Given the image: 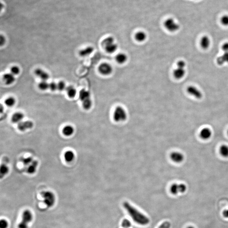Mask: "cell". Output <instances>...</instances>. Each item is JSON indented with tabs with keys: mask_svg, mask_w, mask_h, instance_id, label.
<instances>
[{
	"mask_svg": "<svg viewBox=\"0 0 228 228\" xmlns=\"http://www.w3.org/2000/svg\"><path fill=\"white\" fill-rule=\"evenodd\" d=\"M123 206L130 216L132 217L133 220L138 224L141 225H146L149 222V218L145 216L141 213L134 206H132L129 203L127 202L123 203Z\"/></svg>",
	"mask_w": 228,
	"mask_h": 228,
	"instance_id": "obj_1",
	"label": "cell"
},
{
	"mask_svg": "<svg viewBox=\"0 0 228 228\" xmlns=\"http://www.w3.org/2000/svg\"><path fill=\"white\" fill-rule=\"evenodd\" d=\"M102 45L107 53H113L118 49V45L115 43V39L112 36L106 38L103 40Z\"/></svg>",
	"mask_w": 228,
	"mask_h": 228,
	"instance_id": "obj_2",
	"label": "cell"
},
{
	"mask_svg": "<svg viewBox=\"0 0 228 228\" xmlns=\"http://www.w3.org/2000/svg\"><path fill=\"white\" fill-rule=\"evenodd\" d=\"M41 196L43 199V202L48 207H51L55 205V196L52 192L49 191L42 192Z\"/></svg>",
	"mask_w": 228,
	"mask_h": 228,
	"instance_id": "obj_3",
	"label": "cell"
},
{
	"mask_svg": "<svg viewBox=\"0 0 228 228\" xmlns=\"http://www.w3.org/2000/svg\"><path fill=\"white\" fill-rule=\"evenodd\" d=\"M127 118V114L125 109L121 106H118L114 110L113 118L117 122H123Z\"/></svg>",
	"mask_w": 228,
	"mask_h": 228,
	"instance_id": "obj_4",
	"label": "cell"
},
{
	"mask_svg": "<svg viewBox=\"0 0 228 228\" xmlns=\"http://www.w3.org/2000/svg\"><path fill=\"white\" fill-rule=\"evenodd\" d=\"M22 220L18 224V228H28L29 223L33 220L32 213L28 210H25L22 213Z\"/></svg>",
	"mask_w": 228,
	"mask_h": 228,
	"instance_id": "obj_5",
	"label": "cell"
},
{
	"mask_svg": "<svg viewBox=\"0 0 228 228\" xmlns=\"http://www.w3.org/2000/svg\"><path fill=\"white\" fill-rule=\"evenodd\" d=\"M163 25L165 29L169 32H176L179 29V25L172 18L166 19Z\"/></svg>",
	"mask_w": 228,
	"mask_h": 228,
	"instance_id": "obj_6",
	"label": "cell"
},
{
	"mask_svg": "<svg viewBox=\"0 0 228 228\" xmlns=\"http://www.w3.org/2000/svg\"><path fill=\"white\" fill-rule=\"evenodd\" d=\"M98 70L102 75L108 76L112 73L113 68L112 65L109 63H104L99 65L98 68Z\"/></svg>",
	"mask_w": 228,
	"mask_h": 228,
	"instance_id": "obj_7",
	"label": "cell"
},
{
	"mask_svg": "<svg viewBox=\"0 0 228 228\" xmlns=\"http://www.w3.org/2000/svg\"><path fill=\"white\" fill-rule=\"evenodd\" d=\"M187 91L189 94L196 99H200L203 97V93L202 92L194 86H189L187 88Z\"/></svg>",
	"mask_w": 228,
	"mask_h": 228,
	"instance_id": "obj_8",
	"label": "cell"
},
{
	"mask_svg": "<svg viewBox=\"0 0 228 228\" xmlns=\"http://www.w3.org/2000/svg\"><path fill=\"white\" fill-rule=\"evenodd\" d=\"M170 159L172 161L176 163L182 162L184 159V156L181 153L179 152H173L171 154Z\"/></svg>",
	"mask_w": 228,
	"mask_h": 228,
	"instance_id": "obj_9",
	"label": "cell"
},
{
	"mask_svg": "<svg viewBox=\"0 0 228 228\" xmlns=\"http://www.w3.org/2000/svg\"><path fill=\"white\" fill-rule=\"evenodd\" d=\"M34 74L42 80L47 81L49 78V74L41 68L35 69L34 71Z\"/></svg>",
	"mask_w": 228,
	"mask_h": 228,
	"instance_id": "obj_10",
	"label": "cell"
},
{
	"mask_svg": "<svg viewBox=\"0 0 228 228\" xmlns=\"http://www.w3.org/2000/svg\"><path fill=\"white\" fill-rule=\"evenodd\" d=\"M33 122L31 121H21L18 123V128L19 130L22 132L32 129L33 127Z\"/></svg>",
	"mask_w": 228,
	"mask_h": 228,
	"instance_id": "obj_11",
	"label": "cell"
},
{
	"mask_svg": "<svg viewBox=\"0 0 228 228\" xmlns=\"http://www.w3.org/2000/svg\"><path fill=\"white\" fill-rule=\"evenodd\" d=\"M2 79L4 83L8 86L13 84L16 80L15 75H12L11 73L4 74L2 77Z\"/></svg>",
	"mask_w": 228,
	"mask_h": 228,
	"instance_id": "obj_12",
	"label": "cell"
},
{
	"mask_svg": "<svg viewBox=\"0 0 228 228\" xmlns=\"http://www.w3.org/2000/svg\"><path fill=\"white\" fill-rule=\"evenodd\" d=\"M185 68L177 67L173 71V76L176 79H181L184 77L186 74Z\"/></svg>",
	"mask_w": 228,
	"mask_h": 228,
	"instance_id": "obj_13",
	"label": "cell"
},
{
	"mask_svg": "<svg viewBox=\"0 0 228 228\" xmlns=\"http://www.w3.org/2000/svg\"><path fill=\"white\" fill-rule=\"evenodd\" d=\"M212 135V132L209 128H205L201 130L200 136L201 138L204 140L209 139Z\"/></svg>",
	"mask_w": 228,
	"mask_h": 228,
	"instance_id": "obj_14",
	"label": "cell"
},
{
	"mask_svg": "<svg viewBox=\"0 0 228 228\" xmlns=\"http://www.w3.org/2000/svg\"><path fill=\"white\" fill-rule=\"evenodd\" d=\"M79 99L82 102L83 101L91 99V93L88 90L82 89L79 91Z\"/></svg>",
	"mask_w": 228,
	"mask_h": 228,
	"instance_id": "obj_15",
	"label": "cell"
},
{
	"mask_svg": "<svg viewBox=\"0 0 228 228\" xmlns=\"http://www.w3.org/2000/svg\"><path fill=\"white\" fill-rule=\"evenodd\" d=\"M94 50V48L92 46H89L80 50L79 52V55L83 58L89 56L92 53Z\"/></svg>",
	"mask_w": 228,
	"mask_h": 228,
	"instance_id": "obj_16",
	"label": "cell"
},
{
	"mask_svg": "<svg viewBox=\"0 0 228 228\" xmlns=\"http://www.w3.org/2000/svg\"><path fill=\"white\" fill-rule=\"evenodd\" d=\"M211 44V40L210 38L207 35L203 36L201 38L200 40L201 47L203 49H208L210 47Z\"/></svg>",
	"mask_w": 228,
	"mask_h": 228,
	"instance_id": "obj_17",
	"label": "cell"
},
{
	"mask_svg": "<svg viewBox=\"0 0 228 228\" xmlns=\"http://www.w3.org/2000/svg\"><path fill=\"white\" fill-rule=\"evenodd\" d=\"M66 93L69 98H74L77 94V91L75 87L72 86H68L65 89Z\"/></svg>",
	"mask_w": 228,
	"mask_h": 228,
	"instance_id": "obj_18",
	"label": "cell"
},
{
	"mask_svg": "<svg viewBox=\"0 0 228 228\" xmlns=\"http://www.w3.org/2000/svg\"><path fill=\"white\" fill-rule=\"evenodd\" d=\"M24 118V116L22 113L16 112L12 116V121L14 123H18L22 121Z\"/></svg>",
	"mask_w": 228,
	"mask_h": 228,
	"instance_id": "obj_19",
	"label": "cell"
},
{
	"mask_svg": "<svg viewBox=\"0 0 228 228\" xmlns=\"http://www.w3.org/2000/svg\"><path fill=\"white\" fill-rule=\"evenodd\" d=\"M217 63L221 65L226 63H228V52H224L223 54L217 58Z\"/></svg>",
	"mask_w": 228,
	"mask_h": 228,
	"instance_id": "obj_20",
	"label": "cell"
},
{
	"mask_svg": "<svg viewBox=\"0 0 228 228\" xmlns=\"http://www.w3.org/2000/svg\"><path fill=\"white\" fill-rule=\"evenodd\" d=\"M38 165V161L34 160L33 162L26 168V171L27 173L29 174H34L36 170Z\"/></svg>",
	"mask_w": 228,
	"mask_h": 228,
	"instance_id": "obj_21",
	"label": "cell"
},
{
	"mask_svg": "<svg viewBox=\"0 0 228 228\" xmlns=\"http://www.w3.org/2000/svg\"><path fill=\"white\" fill-rule=\"evenodd\" d=\"M116 61L119 64H122L125 63L128 60V57L124 53H118L116 56Z\"/></svg>",
	"mask_w": 228,
	"mask_h": 228,
	"instance_id": "obj_22",
	"label": "cell"
},
{
	"mask_svg": "<svg viewBox=\"0 0 228 228\" xmlns=\"http://www.w3.org/2000/svg\"><path fill=\"white\" fill-rule=\"evenodd\" d=\"M147 37V35L145 32L139 31L135 34V39L137 42H142L145 41Z\"/></svg>",
	"mask_w": 228,
	"mask_h": 228,
	"instance_id": "obj_23",
	"label": "cell"
},
{
	"mask_svg": "<svg viewBox=\"0 0 228 228\" xmlns=\"http://www.w3.org/2000/svg\"><path fill=\"white\" fill-rule=\"evenodd\" d=\"M63 134L66 136H70L72 135L74 132V129L71 126H66L63 129Z\"/></svg>",
	"mask_w": 228,
	"mask_h": 228,
	"instance_id": "obj_24",
	"label": "cell"
},
{
	"mask_svg": "<svg viewBox=\"0 0 228 228\" xmlns=\"http://www.w3.org/2000/svg\"><path fill=\"white\" fill-rule=\"evenodd\" d=\"M4 103H5L6 106H8V107H12L15 104L16 99L14 97H8L5 99Z\"/></svg>",
	"mask_w": 228,
	"mask_h": 228,
	"instance_id": "obj_25",
	"label": "cell"
},
{
	"mask_svg": "<svg viewBox=\"0 0 228 228\" xmlns=\"http://www.w3.org/2000/svg\"><path fill=\"white\" fill-rule=\"evenodd\" d=\"M64 158H65V161L67 162H71L74 160V158H75V154L72 151H66L64 154Z\"/></svg>",
	"mask_w": 228,
	"mask_h": 228,
	"instance_id": "obj_26",
	"label": "cell"
},
{
	"mask_svg": "<svg viewBox=\"0 0 228 228\" xmlns=\"http://www.w3.org/2000/svg\"><path fill=\"white\" fill-rule=\"evenodd\" d=\"M38 88L41 91H45L49 89V83L47 82V81L42 80L39 83Z\"/></svg>",
	"mask_w": 228,
	"mask_h": 228,
	"instance_id": "obj_27",
	"label": "cell"
},
{
	"mask_svg": "<svg viewBox=\"0 0 228 228\" xmlns=\"http://www.w3.org/2000/svg\"><path fill=\"white\" fill-rule=\"evenodd\" d=\"M92 102L91 99L82 102L83 107L86 110H89L92 107Z\"/></svg>",
	"mask_w": 228,
	"mask_h": 228,
	"instance_id": "obj_28",
	"label": "cell"
},
{
	"mask_svg": "<svg viewBox=\"0 0 228 228\" xmlns=\"http://www.w3.org/2000/svg\"><path fill=\"white\" fill-rule=\"evenodd\" d=\"M220 153L221 155L225 158L228 157V146L223 145L220 147Z\"/></svg>",
	"mask_w": 228,
	"mask_h": 228,
	"instance_id": "obj_29",
	"label": "cell"
},
{
	"mask_svg": "<svg viewBox=\"0 0 228 228\" xmlns=\"http://www.w3.org/2000/svg\"><path fill=\"white\" fill-rule=\"evenodd\" d=\"M8 168L6 164H3L1 165L0 169V173H1V177H2L4 175H6L8 173Z\"/></svg>",
	"mask_w": 228,
	"mask_h": 228,
	"instance_id": "obj_30",
	"label": "cell"
},
{
	"mask_svg": "<svg viewBox=\"0 0 228 228\" xmlns=\"http://www.w3.org/2000/svg\"><path fill=\"white\" fill-rule=\"evenodd\" d=\"M34 160L32 157L26 158H22L21 159V161L22 162L24 165L28 166L30 165L33 162Z\"/></svg>",
	"mask_w": 228,
	"mask_h": 228,
	"instance_id": "obj_31",
	"label": "cell"
},
{
	"mask_svg": "<svg viewBox=\"0 0 228 228\" xmlns=\"http://www.w3.org/2000/svg\"><path fill=\"white\" fill-rule=\"evenodd\" d=\"M170 191L172 194H177L179 192V184L175 183L172 185L170 188Z\"/></svg>",
	"mask_w": 228,
	"mask_h": 228,
	"instance_id": "obj_32",
	"label": "cell"
},
{
	"mask_svg": "<svg viewBox=\"0 0 228 228\" xmlns=\"http://www.w3.org/2000/svg\"><path fill=\"white\" fill-rule=\"evenodd\" d=\"M58 86V90L60 91H62L65 90L66 87V84L63 81H60L57 83Z\"/></svg>",
	"mask_w": 228,
	"mask_h": 228,
	"instance_id": "obj_33",
	"label": "cell"
},
{
	"mask_svg": "<svg viewBox=\"0 0 228 228\" xmlns=\"http://www.w3.org/2000/svg\"><path fill=\"white\" fill-rule=\"evenodd\" d=\"M11 73L14 75H18L20 72V69L19 66L17 65H13L11 68Z\"/></svg>",
	"mask_w": 228,
	"mask_h": 228,
	"instance_id": "obj_34",
	"label": "cell"
},
{
	"mask_svg": "<svg viewBox=\"0 0 228 228\" xmlns=\"http://www.w3.org/2000/svg\"><path fill=\"white\" fill-rule=\"evenodd\" d=\"M131 223L128 219H124L122 223V226L124 228H129L131 226Z\"/></svg>",
	"mask_w": 228,
	"mask_h": 228,
	"instance_id": "obj_35",
	"label": "cell"
},
{
	"mask_svg": "<svg viewBox=\"0 0 228 228\" xmlns=\"http://www.w3.org/2000/svg\"><path fill=\"white\" fill-rule=\"evenodd\" d=\"M49 89L52 91H55L58 90L57 83L54 82H52L49 83Z\"/></svg>",
	"mask_w": 228,
	"mask_h": 228,
	"instance_id": "obj_36",
	"label": "cell"
},
{
	"mask_svg": "<svg viewBox=\"0 0 228 228\" xmlns=\"http://www.w3.org/2000/svg\"><path fill=\"white\" fill-rule=\"evenodd\" d=\"M220 22L223 25L228 26V15H225L223 16L220 20Z\"/></svg>",
	"mask_w": 228,
	"mask_h": 228,
	"instance_id": "obj_37",
	"label": "cell"
},
{
	"mask_svg": "<svg viewBox=\"0 0 228 228\" xmlns=\"http://www.w3.org/2000/svg\"><path fill=\"white\" fill-rule=\"evenodd\" d=\"M8 223L5 219H2L0 221V228H7Z\"/></svg>",
	"mask_w": 228,
	"mask_h": 228,
	"instance_id": "obj_38",
	"label": "cell"
},
{
	"mask_svg": "<svg viewBox=\"0 0 228 228\" xmlns=\"http://www.w3.org/2000/svg\"><path fill=\"white\" fill-rule=\"evenodd\" d=\"M179 192L180 193H184L187 189L186 186L184 184H179Z\"/></svg>",
	"mask_w": 228,
	"mask_h": 228,
	"instance_id": "obj_39",
	"label": "cell"
},
{
	"mask_svg": "<svg viewBox=\"0 0 228 228\" xmlns=\"http://www.w3.org/2000/svg\"><path fill=\"white\" fill-rule=\"evenodd\" d=\"M186 65V62L183 60H180L178 61L177 64V67L182 68H185Z\"/></svg>",
	"mask_w": 228,
	"mask_h": 228,
	"instance_id": "obj_40",
	"label": "cell"
},
{
	"mask_svg": "<svg viewBox=\"0 0 228 228\" xmlns=\"http://www.w3.org/2000/svg\"><path fill=\"white\" fill-rule=\"evenodd\" d=\"M170 223L169 222L166 221V222L163 223L161 225L159 228H170Z\"/></svg>",
	"mask_w": 228,
	"mask_h": 228,
	"instance_id": "obj_41",
	"label": "cell"
},
{
	"mask_svg": "<svg viewBox=\"0 0 228 228\" xmlns=\"http://www.w3.org/2000/svg\"><path fill=\"white\" fill-rule=\"evenodd\" d=\"M6 38L4 35H1L0 36V45L1 46L4 45L6 43Z\"/></svg>",
	"mask_w": 228,
	"mask_h": 228,
	"instance_id": "obj_42",
	"label": "cell"
},
{
	"mask_svg": "<svg viewBox=\"0 0 228 228\" xmlns=\"http://www.w3.org/2000/svg\"><path fill=\"white\" fill-rule=\"evenodd\" d=\"M222 49L223 52H228V42L225 43L223 45Z\"/></svg>",
	"mask_w": 228,
	"mask_h": 228,
	"instance_id": "obj_43",
	"label": "cell"
},
{
	"mask_svg": "<svg viewBox=\"0 0 228 228\" xmlns=\"http://www.w3.org/2000/svg\"><path fill=\"white\" fill-rule=\"evenodd\" d=\"M223 215L225 218H228V210H225L223 212Z\"/></svg>",
	"mask_w": 228,
	"mask_h": 228,
	"instance_id": "obj_44",
	"label": "cell"
},
{
	"mask_svg": "<svg viewBox=\"0 0 228 228\" xmlns=\"http://www.w3.org/2000/svg\"><path fill=\"white\" fill-rule=\"evenodd\" d=\"M0 109H1V113H2V112H3V110H4V107H3V106H2V104H1V108H0Z\"/></svg>",
	"mask_w": 228,
	"mask_h": 228,
	"instance_id": "obj_45",
	"label": "cell"
},
{
	"mask_svg": "<svg viewBox=\"0 0 228 228\" xmlns=\"http://www.w3.org/2000/svg\"><path fill=\"white\" fill-rule=\"evenodd\" d=\"M188 228H194L193 227V226H189Z\"/></svg>",
	"mask_w": 228,
	"mask_h": 228,
	"instance_id": "obj_46",
	"label": "cell"
},
{
	"mask_svg": "<svg viewBox=\"0 0 228 228\" xmlns=\"http://www.w3.org/2000/svg\"></svg>",
	"mask_w": 228,
	"mask_h": 228,
	"instance_id": "obj_47",
	"label": "cell"
}]
</instances>
